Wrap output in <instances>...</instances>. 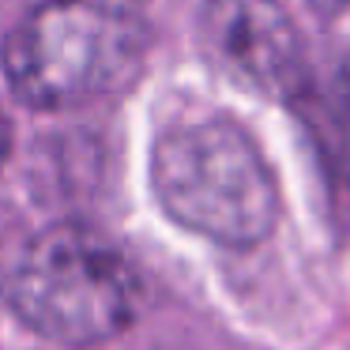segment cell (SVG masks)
<instances>
[{
	"label": "cell",
	"instance_id": "cell-1",
	"mask_svg": "<svg viewBox=\"0 0 350 350\" xmlns=\"http://www.w3.org/2000/svg\"><path fill=\"white\" fill-rule=\"evenodd\" d=\"M151 49L144 0H42L12 27L0 61L34 109H72L129 87Z\"/></svg>",
	"mask_w": 350,
	"mask_h": 350
},
{
	"label": "cell",
	"instance_id": "cell-2",
	"mask_svg": "<svg viewBox=\"0 0 350 350\" xmlns=\"http://www.w3.org/2000/svg\"><path fill=\"white\" fill-rule=\"evenodd\" d=\"M4 297L34 335L94 347L136 320L144 286L121 245L102 230L57 222L19 252L4 279Z\"/></svg>",
	"mask_w": 350,
	"mask_h": 350
},
{
	"label": "cell",
	"instance_id": "cell-3",
	"mask_svg": "<svg viewBox=\"0 0 350 350\" xmlns=\"http://www.w3.org/2000/svg\"><path fill=\"white\" fill-rule=\"evenodd\" d=\"M151 189L177 226L230 249L264 241L279 222V189L264 154L222 117L181 121L154 139Z\"/></svg>",
	"mask_w": 350,
	"mask_h": 350
},
{
	"label": "cell",
	"instance_id": "cell-4",
	"mask_svg": "<svg viewBox=\"0 0 350 350\" xmlns=\"http://www.w3.org/2000/svg\"><path fill=\"white\" fill-rule=\"evenodd\" d=\"M196 38L241 91L275 102H297L309 91L305 42L279 0H204Z\"/></svg>",
	"mask_w": 350,
	"mask_h": 350
},
{
	"label": "cell",
	"instance_id": "cell-5",
	"mask_svg": "<svg viewBox=\"0 0 350 350\" xmlns=\"http://www.w3.org/2000/svg\"><path fill=\"white\" fill-rule=\"evenodd\" d=\"M327 144H332L335 162L342 174L350 177V64H342L332 87V102H327Z\"/></svg>",
	"mask_w": 350,
	"mask_h": 350
},
{
	"label": "cell",
	"instance_id": "cell-6",
	"mask_svg": "<svg viewBox=\"0 0 350 350\" xmlns=\"http://www.w3.org/2000/svg\"><path fill=\"white\" fill-rule=\"evenodd\" d=\"M8 144H12L8 117H4V109H0V166H4V159H8Z\"/></svg>",
	"mask_w": 350,
	"mask_h": 350
}]
</instances>
